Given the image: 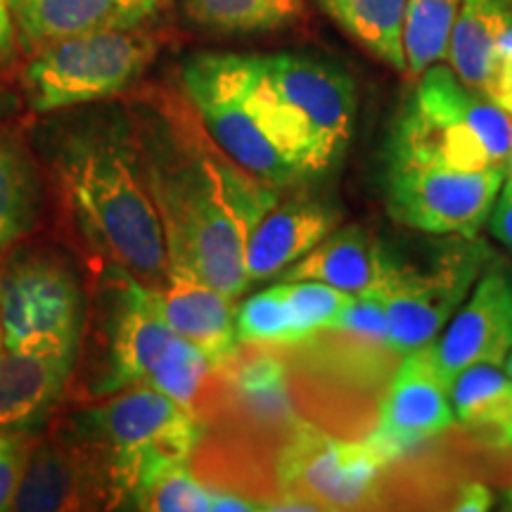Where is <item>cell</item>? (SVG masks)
<instances>
[{
  "label": "cell",
  "mask_w": 512,
  "mask_h": 512,
  "mask_svg": "<svg viewBox=\"0 0 512 512\" xmlns=\"http://www.w3.org/2000/svg\"><path fill=\"white\" fill-rule=\"evenodd\" d=\"M342 214L325 200L275 202L245 242L247 287L280 278L339 226Z\"/></svg>",
  "instance_id": "19"
},
{
  "label": "cell",
  "mask_w": 512,
  "mask_h": 512,
  "mask_svg": "<svg viewBox=\"0 0 512 512\" xmlns=\"http://www.w3.org/2000/svg\"><path fill=\"white\" fill-rule=\"evenodd\" d=\"M453 420L456 413L451 387L439 375L432 347H422L403 356L380 403L377 427L366 439L392 465L420 444L446 432Z\"/></svg>",
  "instance_id": "13"
},
{
  "label": "cell",
  "mask_w": 512,
  "mask_h": 512,
  "mask_svg": "<svg viewBox=\"0 0 512 512\" xmlns=\"http://www.w3.org/2000/svg\"><path fill=\"white\" fill-rule=\"evenodd\" d=\"M41 211L36 166L15 138L0 133V254L29 233Z\"/></svg>",
  "instance_id": "26"
},
{
  "label": "cell",
  "mask_w": 512,
  "mask_h": 512,
  "mask_svg": "<svg viewBox=\"0 0 512 512\" xmlns=\"http://www.w3.org/2000/svg\"><path fill=\"white\" fill-rule=\"evenodd\" d=\"M162 38L145 27L69 36L31 55L24 91L31 110L48 114L128 91L147 72Z\"/></svg>",
  "instance_id": "7"
},
{
  "label": "cell",
  "mask_w": 512,
  "mask_h": 512,
  "mask_svg": "<svg viewBox=\"0 0 512 512\" xmlns=\"http://www.w3.org/2000/svg\"><path fill=\"white\" fill-rule=\"evenodd\" d=\"M155 292L166 323L195 344L211 366H221L238 349L235 299L185 271H166V280Z\"/></svg>",
  "instance_id": "20"
},
{
  "label": "cell",
  "mask_w": 512,
  "mask_h": 512,
  "mask_svg": "<svg viewBox=\"0 0 512 512\" xmlns=\"http://www.w3.org/2000/svg\"><path fill=\"white\" fill-rule=\"evenodd\" d=\"M131 126L159 211L169 271H185L238 299L247 290L245 242L278 190L233 162L188 98L143 102Z\"/></svg>",
  "instance_id": "1"
},
{
  "label": "cell",
  "mask_w": 512,
  "mask_h": 512,
  "mask_svg": "<svg viewBox=\"0 0 512 512\" xmlns=\"http://www.w3.org/2000/svg\"><path fill=\"white\" fill-rule=\"evenodd\" d=\"M5 349V344H3V328H0V351Z\"/></svg>",
  "instance_id": "40"
},
{
  "label": "cell",
  "mask_w": 512,
  "mask_h": 512,
  "mask_svg": "<svg viewBox=\"0 0 512 512\" xmlns=\"http://www.w3.org/2000/svg\"><path fill=\"white\" fill-rule=\"evenodd\" d=\"M235 330L240 344H266V347H285L297 344L290 306H287L283 285H273L256 292L235 311Z\"/></svg>",
  "instance_id": "29"
},
{
  "label": "cell",
  "mask_w": 512,
  "mask_h": 512,
  "mask_svg": "<svg viewBox=\"0 0 512 512\" xmlns=\"http://www.w3.org/2000/svg\"><path fill=\"white\" fill-rule=\"evenodd\" d=\"M280 285L290 306L297 344L316 332L328 330L337 313L354 299V294L318 283V280H283Z\"/></svg>",
  "instance_id": "30"
},
{
  "label": "cell",
  "mask_w": 512,
  "mask_h": 512,
  "mask_svg": "<svg viewBox=\"0 0 512 512\" xmlns=\"http://www.w3.org/2000/svg\"><path fill=\"white\" fill-rule=\"evenodd\" d=\"M195 27L221 36H252L283 31L302 22L304 0H181Z\"/></svg>",
  "instance_id": "25"
},
{
  "label": "cell",
  "mask_w": 512,
  "mask_h": 512,
  "mask_svg": "<svg viewBox=\"0 0 512 512\" xmlns=\"http://www.w3.org/2000/svg\"><path fill=\"white\" fill-rule=\"evenodd\" d=\"M486 226H489L491 238L512 249V176H505Z\"/></svg>",
  "instance_id": "34"
},
{
  "label": "cell",
  "mask_w": 512,
  "mask_h": 512,
  "mask_svg": "<svg viewBox=\"0 0 512 512\" xmlns=\"http://www.w3.org/2000/svg\"><path fill=\"white\" fill-rule=\"evenodd\" d=\"M133 510L152 512H204V510H264L254 498L221 491L204 484L190 472V463L171 467L138 496Z\"/></svg>",
  "instance_id": "28"
},
{
  "label": "cell",
  "mask_w": 512,
  "mask_h": 512,
  "mask_svg": "<svg viewBox=\"0 0 512 512\" xmlns=\"http://www.w3.org/2000/svg\"><path fill=\"white\" fill-rule=\"evenodd\" d=\"M458 8L460 0H408L403 15L408 79H420L427 69L446 60Z\"/></svg>",
  "instance_id": "27"
},
{
  "label": "cell",
  "mask_w": 512,
  "mask_h": 512,
  "mask_svg": "<svg viewBox=\"0 0 512 512\" xmlns=\"http://www.w3.org/2000/svg\"><path fill=\"white\" fill-rule=\"evenodd\" d=\"M171 0H12L17 43L36 55L69 36L155 22Z\"/></svg>",
  "instance_id": "17"
},
{
  "label": "cell",
  "mask_w": 512,
  "mask_h": 512,
  "mask_svg": "<svg viewBox=\"0 0 512 512\" xmlns=\"http://www.w3.org/2000/svg\"><path fill=\"white\" fill-rule=\"evenodd\" d=\"M214 396L245 425L261 430H292L299 425L292 408L285 361L266 344L247 342L214 368Z\"/></svg>",
  "instance_id": "18"
},
{
  "label": "cell",
  "mask_w": 512,
  "mask_h": 512,
  "mask_svg": "<svg viewBox=\"0 0 512 512\" xmlns=\"http://www.w3.org/2000/svg\"><path fill=\"white\" fill-rule=\"evenodd\" d=\"M181 83L214 143L261 183L283 190L323 174L309 133L273 91L256 55H195Z\"/></svg>",
  "instance_id": "3"
},
{
  "label": "cell",
  "mask_w": 512,
  "mask_h": 512,
  "mask_svg": "<svg viewBox=\"0 0 512 512\" xmlns=\"http://www.w3.org/2000/svg\"><path fill=\"white\" fill-rule=\"evenodd\" d=\"M503 501H505V508L512 510V486H510V489H505V494H503Z\"/></svg>",
  "instance_id": "37"
},
{
  "label": "cell",
  "mask_w": 512,
  "mask_h": 512,
  "mask_svg": "<svg viewBox=\"0 0 512 512\" xmlns=\"http://www.w3.org/2000/svg\"><path fill=\"white\" fill-rule=\"evenodd\" d=\"M112 505L105 463L91 441L83 444L50 439L29 451L12 510H86Z\"/></svg>",
  "instance_id": "15"
},
{
  "label": "cell",
  "mask_w": 512,
  "mask_h": 512,
  "mask_svg": "<svg viewBox=\"0 0 512 512\" xmlns=\"http://www.w3.org/2000/svg\"><path fill=\"white\" fill-rule=\"evenodd\" d=\"M491 249L479 238H460L448 245L427 268L399 264L370 294L389 320V349L411 354L430 347L491 264Z\"/></svg>",
  "instance_id": "8"
},
{
  "label": "cell",
  "mask_w": 512,
  "mask_h": 512,
  "mask_svg": "<svg viewBox=\"0 0 512 512\" xmlns=\"http://www.w3.org/2000/svg\"><path fill=\"white\" fill-rule=\"evenodd\" d=\"M76 344L0 351V432L24 434L48 420L72 380Z\"/></svg>",
  "instance_id": "16"
},
{
  "label": "cell",
  "mask_w": 512,
  "mask_h": 512,
  "mask_svg": "<svg viewBox=\"0 0 512 512\" xmlns=\"http://www.w3.org/2000/svg\"><path fill=\"white\" fill-rule=\"evenodd\" d=\"M505 181L503 169L460 171L437 164L384 169L387 209L401 226L427 235L479 238Z\"/></svg>",
  "instance_id": "9"
},
{
  "label": "cell",
  "mask_w": 512,
  "mask_h": 512,
  "mask_svg": "<svg viewBox=\"0 0 512 512\" xmlns=\"http://www.w3.org/2000/svg\"><path fill=\"white\" fill-rule=\"evenodd\" d=\"M387 465L368 439H335L299 422L285 434L275 475L280 494L302 498L313 510H361L377 503Z\"/></svg>",
  "instance_id": "10"
},
{
  "label": "cell",
  "mask_w": 512,
  "mask_h": 512,
  "mask_svg": "<svg viewBox=\"0 0 512 512\" xmlns=\"http://www.w3.org/2000/svg\"><path fill=\"white\" fill-rule=\"evenodd\" d=\"M48 166L76 233L114 268L162 287L169 254L131 119H67L46 140Z\"/></svg>",
  "instance_id": "2"
},
{
  "label": "cell",
  "mask_w": 512,
  "mask_h": 512,
  "mask_svg": "<svg viewBox=\"0 0 512 512\" xmlns=\"http://www.w3.org/2000/svg\"><path fill=\"white\" fill-rule=\"evenodd\" d=\"M505 176H512V152H510V159H508V171H505Z\"/></svg>",
  "instance_id": "39"
},
{
  "label": "cell",
  "mask_w": 512,
  "mask_h": 512,
  "mask_svg": "<svg viewBox=\"0 0 512 512\" xmlns=\"http://www.w3.org/2000/svg\"><path fill=\"white\" fill-rule=\"evenodd\" d=\"M503 366H505V373H508V375L512 377V349H510L508 358H505V363H503Z\"/></svg>",
  "instance_id": "38"
},
{
  "label": "cell",
  "mask_w": 512,
  "mask_h": 512,
  "mask_svg": "<svg viewBox=\"0 0 512 512\" xmlns=\"http://www.w3.org/2000/svg\"><path fill=\"white\" fill-rule=\"evenodd\" d=\"M261 72L309 133L320 171L347 150L356 119L354 79L337 64L302 53L256 55Z\"/></svg>",
  "instance_id": "12"
},
{
  "label": "cell",
  "mask_w": 512,
  "mask_h": 512,
  "mask_svg": "<svg viewBox=\"0 0 512 512\" xmlns=\"http://www.w3.org/2000/svg\"><path fill=\"white\" fill-rule=\"evenodd\" d=\"M110 306V363L98 394H114L133 384H150L181 403L185 411L202 415L214 366L195 344L183 339L159 311L155 287L136 275L119 271ZM202 420V418H200Z\"/></svg>",
  "instance_id": "6"
},
{
  "label": "cell",
  "mask_w": 512,
  "mask_h": 512,
  "mask_svg": "<svg viewBox=\"0 0 512 512\" xmlns=\"http://www.w3.org/2000/svg\"><path fill=\"white\" fill-rule=\"evenodd\" d=\"M512 119L489 95L465 86L451 67L427 69L396 119L387 162L460 171H508Z\"/></svg>",
  "instance_id": "4"
},
{
  "label": "cell",
  "mask_w": 512,
  "mask_h": 512,
  "mask_svg": "<svg viewBox=\"0 0 512 512\" xmlns=\"http://www.w3.org/2000/svg\"><path fill=\"white\" fill-rule=\"evenodd\" d=\"M29 448L22 434L0 432V510H12Z\"/></svg>",
  "instance_id": "32"
},
{
  "label": "cell",
  "mask_w": 512,
  "mask_h": 512,
  "mask_svg": "<svg viewBox=\"0 0 512 512\" xmlns=\"http://www.w3.org/2000/svg\"><path fill=\"white\" fill-rule=\"evenodd\" d=\"M17 27L12 17V0H0V67H8L15 60Z\"/></svg>",
  "instance_id": "36"
},
{
  "label": "cell",
  "mask_w": 512,
  "mask_h": 512,
  "mask_svg": "<svg viewBox=\"0 0 512 512\" xmlns=\"http://www.w3.org/2000/svg\"><path fill=\"white\" fill-rule=\"evenodd\" d=\"M451 403L460 425L512 448V377L501 366L463 370L451 384Z\"/></svg>",
  "instance_id": "24"
},
{
  "label": "cell",
  "mask_w": 512,
  "mask_h": 512,
  "mask_svg": "<svg viewBox=\"0 0 512 512\" xmlns=\"http://www.w3.org/2000/svg\"><path fill=\"white\" fill-rule=\"evenodd\" d=\"M486 95L491 100L512 95V24L503 31V36L496 43L494 67H491V81Z\"/></svg>",
  "instance_id": "33"
},
{
  "label": "cell",
  "mask_w": 512,
  "mask_h": 512,
  "mask_svg": "<svg viewBox=\"0 0 512 512\" xmlns=\"http://www.w3.org/2000/svg\"><path fill=\"white\" fill-rule=\"evenodd\" d=\"M430 347L448 387L472 366H503L512 349V285L501 268H486L467 304Z\"/></svg>",
  "instance_id": "14"
},
{
  "label": "cell",
  "mask_w": 512,
  "mask_h": 512,
  "mask_svg": "<svg viewBox=\"0 0 512 512\" xmlns=\"http://www.w3.org/2000/svg\"><path fill=\"white\" fill-rule=\"evenodd\" d=\"M76 430L102 456L114 508H133L155 479L190 463L204 422L150 384H133L83 413Z\"/></svg>",
  "instance_id": "5"
},
{
  "label": "cell",
  "mask_w": 512,
  "mask_h": 512,
  "mask_svg": "<svg viewBox=\"0 0 512 512\" xmlns=\"http://www.w3.org/2000/svg\"><path fill=\"white\" fill-rule=\"evenodd\" d=\"M328 332L351 335L375 347L389 349V320L382 304L373 297H354L351 304L337 313V318L328 325ZM392 351V349H389Z\"/></svg>",
  "instance_id": "31"
},
{
  "label": "cell",
  "mask_w": 512,
  "mask_h": 512,
  "mask_svg": "<svg viewBox=\"0 0 512 512\" xmlns=\"http://www.w3.org/2000/svg\"><path fill=\"white\" fill-rule=\"evenodd\" d=\"M356 46L394 72L406 74L403 15L408 0H316Z\"/></svg>",
  "instance_id": "23"
},
{
  "label": "cell",
  "mask_w": 512,
  "mask_h": 512,
  "mask_svg": "<svg viewBox=\"0 0 512 512\" xmlns=\"http://www.w3.org/2000/svg\"><path fill=\"white\" fill-rule=\"evenodd\" d=\"M491 503H494V496H491L489 486L482 482H467L460 486L451 508L458 512H486L491 510Z\"/></svg>",
  "instance_id": "35"
},
{
  "label": "cell",
  "mask_w": 512,
  "mask_h": 512,
  "mask_svg": "<svg viewBox=\"0 0 512 512\" xmlns=\"http://www.w3.org/2000/svg\"><path fill=\"white\" fill-rule=\"evenodd\" d=\"M83 325L79 280L64 261L24 254L0 271V328L5 349L76 344Z\"/></svg>",
  "instance_id": "11"
},
{
  "label": "cell",
  "mask_w": 512,
  "mask_h": 512,
  "mask_svg": "<svg viewBox=\"0 0 512 512\" xmlns=\"http://www.w3.org/2000/svg\"><path fill=\"white\" fill-rule=\"evenodd\" d=\"M399 264L370 230L347 226L332 230L304 259L287 268L280 280H318L363 297L380 287Z\"/></svg>",
  "instance_id": "21"
},
{
  "label": "cell",
  "mask_w": 512,
  "mask_h": 512,
  "mask_svg": "<svg viewBox=\"0 0 512 512\" xmlns=\"http://www.w3.org/2000/svg\"><path fill=\"white\" fill-rule=\"evenodd\" d=\"M510 24L512 0H460L446 60L465 86L486 95L496 43Z\"/></svg>",
  "instance_id": "22"
}]
</instances>
